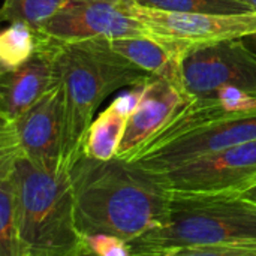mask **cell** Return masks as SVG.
<instances>
[{
	"label": "cell",
	"mask_w": 256,
	"mask_h": 256,
	"mask_svg": "<svg viewBox=\"0 0 256 256\" xmlns=\"http://www.w3.org/2000/svg\"><path fill=\"white\" fill-rule=\"evenodd\" d=\"M69 178L82 236L110 234L129 243L166 219L171 192L158 174L132 162L96 160L81 153Z\"/></svg>",
	"instance_id": "1"
},
{
	"label": "cell",
	"mask_w": 256,
	"mask_h": 256,
	"mask_svg": "<svg viewBox=\"0 0 256 256\" xmlns=\"http://www.w3.org/2000/svg\"><path fill=\"white\" fill-rule=\"evenodd\" d=\"M57 69L63 93V164L69 170L100 104L114 92L142 84L150 75L116 52L108 39L58 42Z\"/></svg>",
	"instance_id": "2"
},
{
	"label": "cell",
	"mask_w": 256,
	"mask_h": 256,
	"mask_svg": "<svg viewBox=\"0 0 256 256\" xmlns=\"http://www.w3.org/2000/svg\"><path fill=\"white\" fill-rule=\"evenodd\" d=\"M256 242V202L242 194L171 192L165 222L129 242L130 256Z\"/></svg>",
	"instance_id": "3"
},
{
	"label": "cell",
	"mask_w": 256,
	"mask_h": 256,
	"mask_svg": "<svg viewBox=\"0 0 256 256\" xmlns=\"http://www.w3.org/2000/svg\"><path fill=\"white\" fill-rule=\"evenodd\" d=\"M12 180L20 234L30 256H87L75 222L69 170L50 172L21 154Z\"/></svg>",
	"instance_id": "4"
},
{
	"label": "cell",
	"mask_w": 256,
	"mask_h": 256,
	"mask_svg": "<svg viewBox=\"0 0 256 256\" xmlns=\"http://www.w3.org/2000/svg\"><path fill=\"white\" fill-rule=\"evenodd\" d=\"M182 75L192 99L230 88L256 96V51L243 39L192 44L183 56Z\"/></svg>",
	"instance_id": "5"
},
{
	"label": "cell",
	"mask_w": 256,
	"mask_h": 256,
	"mask_svg": "<svg viewBox=\"0 0 256 256\" xmlns=\"http://www.w3.org/2000/svg\"><path fill=\"white\" fill-rule=\"evenodd\" d=\"M158 176L166 189L176 194H243L256 183V140Z\"/></svg>",
	"instance_id": "6"
},
{
	"label": "cell",
	"mask_w": 256,
	"mask_h": 256,
	"mask_svg": "<svg viewBox=\"0 0 256 256\" xmlns=\"http://www.w3.org/2000/svg\"><path fill=\"white\" fill-rule=\"evenodd\" d=\"M130 0H66L40 28L56 42L142 38L153 33L129 10Z\"/></svg>",
	"instance_id": "7"
},
{
	"label": "cell",
	"mask_w": 256,
	"mask_h": 256,
	"mask_svg": "<svg viewBox=\"0 0 256 256\" xmlns=\"http://www.w3.org/2000/svg\"><path fill=\"white\" fill-rule=\"evenodd\" d=\"M255 140L256 116L228 118L192 129L164 144L144 148L126 162L160 174L198 158Z\"/></svg>",
	"instance_id": "8"
},
{
	"label": "cell",
	"mask_w": 256,
	"mask_h": 256,
	"mask_svg": "<svg viewBox=\"0 0 256 256\" xmlns=\"http://www.w3.org/2000/svg\"><path fill=\"white\" fill-rule=\"evenodd\" d=\"M129 10L154 36L189 44L243 39L256 33V10L240 14H174L144 8L132 0Z\"/></svg>",
	"instance_id": "9"
},
{
	"label": "cell",
	"mask_w": 256,
	"mask_h": 256,
	"mask_svg": "<svg viewBox=\"0 0 256 256\" xmlns=\"http://www.w3.org/2000/svg\"><path fill=\"white\" fill-rule=\"evenodd\" d=\"M22 156L33 165L58 172L63 164V93L60 84L14 120Z\"/></svg>",
	"instance_id": "10"
},
{
	"label": "cell",
	"mask_w": 256,
	"mask_h": 256,
	"mask_svg": "<svg viewBox=\"0 0 256 256\" xmlns=\"http://www.w3.org/2000/svg\"><path fill=\"white\" fill-rule=\"evenodd\" d=\"M58 42L48 39L27 62L0 75V114L16 120L60 84Z\"/></svg>",
	"instance_id": "11"
},
{
	"label": "cell",
	"mask_w": 256,
	"mask_h": 256,
	"mask_svg": "<svg viewBox=\"0 0 256 256\" xmlns=\"http://www.w3.org/2000/svg\"><path fill=\"white\" fill-rule=\"evenodd\" d=\"M190 100L192 98L166 80L150 75L142 82L141 96L128 118L116 158L129 160L171 120L182 106Z\"/></svg>",
	"instance_id": "12"
},
{
	"label": "cell",
	"mask_w": 256,
	"mask_h": 256,
	"mask_svg": "<svg viewBox=\"0 0 256 256\" xmlns=\"http://www.w3.org/2000/svg\"><path fill=\"white\" fill-rule=\"evenodd\" d=\"M249 116H256V96L254 94L230 88L214 96L194 98L190 102L182 106L171 117V120L150 141L146 142L141 150L164 144L178 135L210 123Z\"/></svg>",
	"instance_id": "13"
},
{
	"label": "cell",
	"mask_w": 256,
	"mask_h": 256,
	"mask_svg": "<svg viewBox=\"0 0 256 256\" xmlns=\"http://www.w3.org/2000/svg\"><path fill=\"white\" fill-rule=\"evenodd\" d=\"M108 44L116 52L130 60L148 75L160 76L188 94L183 86L182 60L192 44L159 38L154 34L110 39Z\"/></svg>",
	"instance_id": "14"
},
{
	"label": "cell",
	"mask_w": 256,
	"mask_h": 256,
	"mask_svg": "<svg viewBox=\"0 0 256 256\" xmlns=\"http://www.w3.org/2000/svg\"><path fill=\"white\" fill-rule=\"evenodd\" d=\"M142 84L135 86L132 92L114 99L90 124L82 153L96 160H111L116 158L122 142L128 118L138 104Z\"/></svg>",
	"instance_id": "15"
},
{
	"label": "cell",
	"mask_w": 256,
	"mask_h": 256,
	"mask_svg": "<svg viewBox=\"0 0 256 256\" xmlns=\"http://www.w3.org/2000/svg\"><path fill=\"white\" fill-rule=\"evenodd\" d=\"M50 38L27 24L12 22L0 30V62L8 68H16L27 62Z\"/></svg>",
	"instance_id": "16"
},
{
	"label": "cell",
	"mask_w": 256,
	"mask_h": 256,
	"mask_svg": "<svg viewBox=\"0 0 256 256\" xmlns=\"http://www.w3.org/2000/svg\"><path fill=\"white\" fill-rule=\"evenodd\" d=\"M0 256H30L20 234L12 176L0 182Z\"/></svg>",
	"instance_id": "17"
},
{
	"label": "cell",
	"mask_w": 256,
	"mask_h": 256,
	"mask_svg": "<svg viewBox=\"0 0 256 256\" xmlns=\"http://www.w3.org/2000/svg\"><path fill=\"white\" fill-rule=\"evenodd\" d=\"M66 3V0H3L0 22H22L40 30Z\"/></svg>",
	"instance_id": "18"
},
{
	"label": "cell",
	"mask_w": 256,
	"mask_h": 256,
	"mask_svg": "<svg viewBox=\"0 0 256 256\" xmlns=\"http://www.w3.org/2000/svg\"><path fill=\"white\" fill-rule=\"evenodd\" d=\"M134 3L174 14H240L254 10L238 0H132Z\"/></svg>",
	"instance_id": "19"
},
{
	"label": "cell",
	"mask_w": 256,
	"mask_h": 256,
	"mask_svg": "<svg viewBox=\"0 0 256 256\" xmlns=\"http://www.w3.org/2000/svg\"><path fill=\"white\" fill-rule=\"evenodd\" d=\"M21 154L14 122L0 114V182L12 176L15 164Z\"/></svg>",
	"instance_id": "20"
},
{
	"label": "cell",
	"mask_w": 256,
	"mask_h": 256,
	"mask_svg": "<svg viewBox=\"0 0 256 256\" xmlns=\"http://www.w3.org/2000/svg\"><path fill=\"white\" fill-rule=\"evenodd\" d=\"M87 256H130L129 243L110 234L84 236Z\"/></svg>",
	"instance_id": "21"
},
{
	"label": "cell",
	"mask_w": 256,
	"mask_h": 256,
	"mask_svg": "<svg viewBox=\"0 0 256 256\" xmlns=\"http://www.w3.org/2000/svg\"><path fill=\"white\" fill-rule=\"evenodd\" d=\"M170 256H256V242L180 249L171 252Z\"/></svg>",
	"instance_id": "22"
},
{
	"label": "cell",
	"mask_w": 256,
	"mask_h": 256,
	"mask_svg": "<svg viewBox=\"0 0 256 256\" xmlns=\"http://www.w3.org/2000/svg\"><path fill=\"white\" fill-rule=\"evenodd\" d=\"M242 195H243V196H246L248 200H250V201L256 202V183L254 184V186H250L249 189H246Z\"/></svg>",
	"instance_id": "23"
},
{
	"label": "cell",
	"mask_w": 256,
	"mask_h": 256,
	"mask_svg": "<svg viewBox=\"0 0 256 256\" xmlns=\"http://www.w3.org/2000/svg\"><path fill=\"white\" fill-rule=\"evenodd\" d=\"M238 2H242V3H244V4H248L249 8H252L254 10H256V0H238Z\"/></svg>",
	"instance_id": "24"
},
{
	"label": "cell",
	"mask_w": 256,
	"mask_h": 256,
	"mask_svg": "<svg viewBox=\"0 0 256 256\" xmlns=\"http://www.w3.org/2000/svg\"><path fill=\"white\" fill-rule=\"evenodd\" d=\"M246 39H248V40H249V42H250V44H252V45L256 48V33L250 34V36H248Z\"/></svg>",
	"instance_id": "25"
},
{
	"label": "cell",
	"mask_w": 256,
	"mask_h": 256,
	"mask_svg": "<svg viewBox=\"0 0 256 256\" xmlns=\"http://www.w3.org/2000/svg\"><path fill=\"white\" fill-rule=\"evenodd\" d=\"M8 70H9V69H8V68L0 62V75H3V74H4V72H8Z\"/></svg>",
	"instance_id": "26"
},
{
	"label": "cell",
	"mask_w": 256,
	"mask_h": 256,
	"mask_svg": "<svg viewBox=\"0 0 256 256\" xmlns=\"http://www.w3.org/2000/svg\"><path fill=\"white\" fill-rule=\"evenodd\" d=\"M170 254H171V252H170ZM170 254H166V255H164V256H170Z\"/></svg>",
	"instance_id": "27"
}]
</instances>
